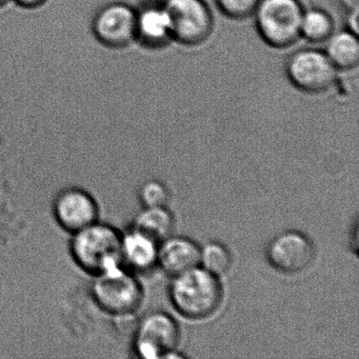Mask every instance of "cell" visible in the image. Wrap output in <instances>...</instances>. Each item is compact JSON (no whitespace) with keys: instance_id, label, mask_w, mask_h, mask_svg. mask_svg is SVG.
I'll use <instances>...</instances> for the list:
<instances>
[{"instance_id":"obj_19","label":"cell","mask_w":359,"mask_h":359,"mask_svg":"<svg viewBox=\"0 0 359 359\" xmlns=\"http://www.w3.org/2000/svg\"><path fill=\"white\" fill-rule=\"evenodd\" d=\"M140 197L146 208L165 207L169 201V192L161 182L150 180L142 184Z\"/></svg>"},{"instance_id":"obj_12","label":"cell","mask_w":359,"mask_h":359,"mask_svg":"<svg viewBox=\"0 0 359 359\" xmlns=\"http://www.w3.org/2000/svg\"><path fill=\"white\" fill-rule=\"evenodd\" d=\"M157 262L163 271L176 276L198 266L201 249L191 239L168 237L158 249Z\"/></svg>"},{"instance_id":"obj_18","label":"cell","mask_w":359,"mask_h":359,"mask_svg":"<svg viewBox=\"0 0 359 359\" xmlns=\"http://www.w3.org/2000/svg\"><path fill=\"white\" fill-rule=\"evenodd\" d=\"M262 0H215L222 15L233 20H245L253 18Z\"/></svg>"},{"instance_id":"obj_13","label":"cell","mask_w":359,"mask_h":359,"mask_svg":"<svg viewBox=\"0 0 359 359\" xmlns=\"http://www.w3.org/2000/svg\"><path fill=\"white\" fill-rule=\"evenodd\" d=\"M157 241L132 229L121 234V264L129 271H147L157 262Z\"/></svg>"},{"instance_id":"obj_10","label":"cell","mask_w":359,"mask_h":359,"mask_svg":"<svg viewBox=\"0 0 359 359\" xmlns=\"http://www.w3.org/2000/svg\"><path fill=\"white\" fill-rule=\"evenodd\" d=\"M53 214L57 224L72 234L97 222L98 205L83 189H65L54 201Z\"/></svg>"},{"instance_id":"obj_16","label":"cell","mask_w":359,"mask_h":359,"mask_svg":"<svg viewBox=\"0 0 359 359\" xmlns=\"http://www.w3.org/2000/svg\"><path fill=\"white\" fill-rule=\"evenodd\" d=\"M174 219L165 207L146 208L136 217L134 228L151 238L163 241L173 231Z\"/></svg>"},{"instance_id":"obj_22","label":"cell","mask_w":359,"mask_h":359,"mask_svg":"<svg viewBox=\"0 0 359 359\" xmlns=\"http://www.w3.org/2000/svg\"><path fill=\"white\" fill-rule=\"evenodd\" d=\"M344 12L353 11L358 9V0H338Z\"/></svg>"},{"instance_id":"obj_4","label":"cell","mask_w":359,"mask_h":359,"mask_svg":"<svg viewBox=\"0 0 359 359\" xmlns=\"http://www.w3.org/2000/svg\"><path fill=\"white\" fill-rule=\"evenodd\" d=\"M91 295L104 312L125 317L133 314L140 306L142 292L132 273L118 266L94 276Z\"/></svg>"},{"instance_id":"obj_5","label":"cell","mask_w":359,"mask_h":359,"mask_svg":"<svg viewBox=\"0 0 359 359\" xmlns=\"http://www.w3.org/2000/svg\"><path fill=\"white\" fill-rule=\"evenodd\" d=\"M163 1L171 22L173 41L184 47H197L211 37L215 22L205 0Z\"/></svg>"},{"instance_id":"obj_1","label":"cell","mask_w":359,"mask_h":359,"mask_svg":"<svg viewBox=\"0 0 359 359\" xmlns=\"http://www.w3.org/2000/svg\"><path fill=\"white\" fill-rule=\"evenodd\" d=\"M70 253L75 264L91 276L121 264V234L109 224L95 222L72 233Z\"/></svg>"},{"instance_id":"obj_2","label":"cell","mask_w":359,"mask_h":359,"mask_svg":"<svg viewBox=\"0 0 359 359\" xmlns=\"http://www.w3.org/2000/svg\"><path fill=\"white\" fill-rule=\"evenodd\" d=\"M174 277L170 295L180 314L187 318L203 319L217 310L222 290L216 275L195 266Z\"/></svg>"},{"instance_id":"obj_15","label":"cell","mask_w":359,"mask_h":359,"mask_svg":"<svg viewBox=\"0 0 359 359\" xmlns=\"http://www.w3.org/2000/svg\"><path fill=\"white\" fill-rule=\"evenodd\" d=\"M335 32V22L331 14L320 8L304 9L300 25V35L313 45L325 43Z\"/></svg>"},{"instance_id":"obj_21","label":"cell","mask_w":359,"mask_h":359,"mask_svg":"<svg viewBox=\"0 0 359 359\" xmlns=\"http://www.w3.org/2000/svg\"><path fill=\"white\" fill-rule=\"evenodd\" d=\"M346 29L358 34V9L346 12Z\"/></svg>"},{"instance_id":"obj_6","label":"cell","mask_w":359,"mask_h":359,"mask_svg":"<svg viewBox=\"0 0 359 359\" xmlns=\"http://www.w3.org/2000/svg\"><path fill=\"white\" fill-rule=\"evenodd\" d=\"M290 83L306 94L325 93L336 85L339 71L334 67L323 50H297L285 65Z\"/></svg>"},{"instance_id":"obj_9","label":"cell","mask_w":359,"mask_h":359,"mask_svg":"<svg viewBox=\"0 0 359 359\" xmlns=\"http://www.w3.org/2000/svg\"><path fill=\"white\" fill-rule=\"evenodd\" d=\"M266 256L276 270L285 274H295L312 264L315 249L306 235L291 231L281 233L271 241Z\"/></svg>"},{"instance_id":"obj_20","label":"cell","mask_w":359,"mask_h":359,"mask_svg":"<svg viewBox=\"0 0 359 359\" xmlns=\"http://www.w3.org/2000/svg\"><path fill=\"white\" fill-rule=\"evenodd\" d=\"M11 1H13L18 7L24 10H30V11L41 9L49 3V0H11Z\"/></svg>"},{"instance_id":"obj_3","label":"cell","mask_w":359,"mask_h":359,"mask_svg":"<svg viewBox=\"0 0 359 359\" xmlns=\"http://www.w3.org/2000/svg\"><path fill=\"white\" fill-rule=\"evenodd\" d=\"M304 11L299 0H262L253 15L258 35L274 49L296 45Z\"/></svg>"},{"instance_id":"obj_8","label":"cell","mask_w":359,"mask_h":359,"mask_svg":"<svg viewBox=\"0 0 359 359\" xmlns=\"http://www.w3.org/2000/svg\"><path fill=\"white\" fill-rule=\"evenodd\" d=\"M180 340V329L165 313L147 315L136 327L134 348L142 358L169 357Z\"/></svg>"},{"instance_id":"obj_7","label":"cell","mask_w":359,"mask_h":359,"mask_svg":"<svg viewBox=\"0 0 359 359\" xmlns=\"http://www.w3.org/2000/svg\"><path fill=\"white\" fill-rule=\"evenodd\" d=\"M91 31L96 41L112 50H123L136 43L135 8L115 1L102 6L92 18Z\"/></svg>"},{"instance_id":"obj_23","label":"cell","mask_w":359,"mask_h":359,"mask_svg":"<svg viewBox=\"0 0 359 359\" xmlns=\"http://www.w3.org/2000/svg\"><path fill=\"white\" fill-rule=\"evenodd\" d=\"M10 1H11V0H0V10L3 9V8H5L6 6L10 3Z\"/></svg>"},{"instance_id":"obj_17","label":"cell","mask_w":359,"mask_h":359,"mask_svg":"<svg viewBox=\"0 0 359 359\" xmlns=\"http://www.w3.org/2000/svg\"><path fill=\"white\" fill-rule=\"evenodd\" d=\"M201 262L203 268L212 274H224L230 269L232 257L230 252L219 243H210L201 250Z\"/></svg>"},{"instance_id":"obj_11","label":"cell","mask_w":359,"mask_h":359,"mask_svg":"<svg viewBox=\"0 0 359 359\" xmlns=\"http://www.w3.org/2000/svg\"><path fill=\"white\" fill-rule=\"evenodd\" d=\"M136 43L147 49L167 47L173 41L171 22L163 1L148 0L135 8Z\"/></svg>"},{"instance_id":"obj_14","label":"cell","mask_w":359,"mask_h":359,"mask_svg":"<svg viewBox=\"0 0 359 359\" xmlns=\"http://www.w3.org/2000/svg\"><path fill=\"white\" fill-rule=\"evenodd\" d=\"M325 49L332 64L338 71H351L359 64V41L356 33L344 29L334 32L325 41Z\"/></svg>"}]
</instances>
